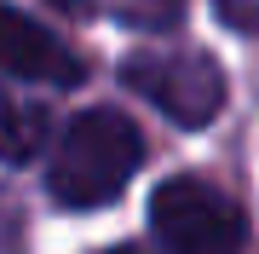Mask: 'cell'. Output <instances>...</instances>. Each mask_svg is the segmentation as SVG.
I'll return each instance as SVG.
<instances>
[{"label":"cell","mask_w":259,"mask_h":254,"mask_svg":"<svg viewBox=\"0 0 259 254\" xmlns=\"http://www.w3.org/2000/svg\"><path fill=\"white\" fill-rule=\"evenodd\" d=\"M144 162V139L121 110H81L58 139L47 168V191L64 208H98L127 191V179Z\"/></svg>","instance_id":"1"},{"label":"cell","mask_w":259,"mask_h":254,"mask_svg":"<svg viewBox=\"0 0 259 254\" xmlns=\"http://www.w3.org/2000/svg\"><path fill=\"white\" fill-rule=\"evenodd\" d=\"M150 231L167 254H242L248 214L207 179H161L150 197Z\"/></svg>","instance_id":"2"},{"label":"cell","mask_w":259,"mask_h":254,"mask_svg":"<svg viewBox=\"0 0 259 254\" xmlns=\"http://www.w3.org/2000/svg\"><path fill=\"white\" fill-rule=\"evenodd\" d=\"M121 76L144 104H156L179 127H207L225 104V76L202 52H144V58H127Z\"/></svg>","instance_id":"3"},{"label":"cell","mask_w":259,"mask_h":254,"mask_svg":"<svg viewBox=\"0 0 259 254\" xmlns=\"http://www.w3.org/2000/svg\"><path fill=\"white\" fill-rule=\"evenodd\" d=\"M0 69L18 81H35V87H81L87 81L81 52L64 47L47 23H35L18 6H0Z\"/></svg>","instance_id":"4"},{"label":"cell","mask_w":259,"mask_h":254,"mask_svg":"<svg viewBox=\"0 0 259 254\" xmlns=\"http://www.w3.org/2000/svg\"><path fill=\"white\" fill-rule=\"evenodd\" d=\"M47 144V116L0 81V162H29Z\"/></svg>","instance_id":"5"},{"label":"cell","mask_w":259,"mask_h":254,"mask_svg":"<svg viewBox=\"0 0 259 254\" xmlns=\"http://www.w3.org/2000/svg\"><path fill=\"white\" fill-rule=\"evenodd\" d=\"M219 6V18L231 29H248V35H259V0H213Z\"/></svg>","instance_id":"6"},{"label":"cell","mask_w":259,"mask_h":254,"mask_svg":"<svg viewBox=\"0 0 259 254\" xmlns=\"http://www.w3.org/2000/svg\"><path fill=\"white\" fill-rule=\"evenodd\" d=\"M58 6H69V12H87V6H93V0H58Z\"/></svg>","instance_id":"7"},{"label":"cell","mask_w":259,"mask_h":254,"mask_svg":"<svg viewBox=\"0 0 259 254\" xmlns=\"http://www.w3.org/2000/svg\"><path fill=\"white\" fill-rule=\"evenodd\" d=\"M110 254H144V248H110Z\"/></svg>","instance_id":"8"}]
</instances>
